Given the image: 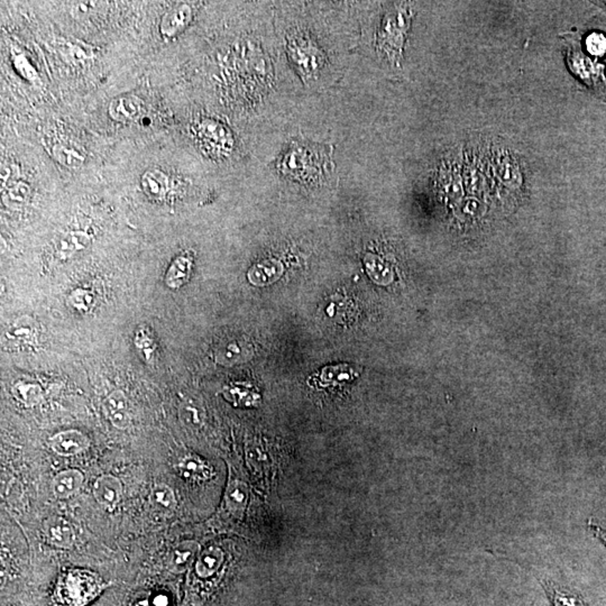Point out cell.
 I'll list each match as a JSON object with an SVG mask.
<instances>
[{
    "label": "cell",
    "instance_id": "22",
    "mask_svg": "<svg viewBox=\"0 0 606 606\" xmlns=\"http://www.w3.org/2000/svg\"><path fill=\"white\" fill-rule=\"evenodd\" d=\"M223 551L220 550V549L215 548V547H210V548L206 549L199 556L198 561H197V574L200 578H209L212 574H215L217 572L220 565L223 563Z\"/></svg>",
    "mask_w": 606,
    "mask_h": 606
},
{
    "label": "cell",
    "instance_id": "18",
    "mask_svg": "<svg viewBox=\"0 0 606 606\" xmlns=\"http://www.w3.org/2000/svg\"><path fill=\"white\" fill-rule=\"evenodd\" d=\"M199 553V545L194 541H182L175 545L169 557V568L172 572L180 574L186 572Z\"/></svg>",
    "mask_w": 606,
    "mask_h": 606
},
{
    "label": "cell",
    "instance_id": "28",
    "mask_svg": "<svg viewBox=\"0 0 606 606\" xmlns=\"http://www.w3.org/2000/svg\"><path fill=\"white\" fill-rule=\"evenodd\" d=\"M370 257L371 258H367L368 272L373 273L374 278L377 282H381V283L384 284L391 283L392 281H393V273H392L391 268H389V265L382 262L380 258H377V256Z\"/></svg>",
    "mask_w": 606,
    "mask_h": 606
},
{
    "label": "cell",
    "instance_id": "12",
    "mask_svg": "<svg viewBox=\"0 0 606 606\" xmlns=\"http://www.w3.org/2000/svg\"><path fill=\"white\" fill-rule=\"evenodd\" d=\"M103 413L109 422L117 428L124 430L130 424L128 400L124 392L114 391L105 399L103 404Z\"/></svg>",
    "mask_w": 606,
    "mask_h": 606
},
{
    "label": "cell",
    "instance_id": "40",
    "mask_svg": "<svg viewBox=\"0 0 606 606\" xmlns=\"http://www.w3.org/2000/svg\"><path fill=\"white\" fill-rule=\"evenodd\" d=\"M134 606H149V603L146 601H140L137 602V603H136Z\"/></svg>",
    "mask_w": 606,
    "mask_h": 606
},
{
    "label": "cell",
    "instance_id": "34",
    "mask_svg": "<svg viewBox=\"0 0 606 606\" xmlns=\"http://www.w3.org/2000/svg\"><path fill=\"white\" fill-rule=\"evenodd\" d=\"M241 348L239 344L231 343L225 347L223 352H220V360H223L224 363H233L237 362L241 358Z\"/></svg>",
    "mask_w": 606,
    "mask_h": 606
},
{
    "label": "cell",
    "instance_id": "21",
    "mask_svg": "<svg viewBox=\"0 0 606 606\" xmlns=\"http://www.w3.org/2000/svg\"><path fill=\"white\" fill-rule=\"evenodd\" d=\"M151 503L157 511L169 514L177 508V498L171 487L165 484H157L151 491Z\"/></svg>",
    "mask_w": 606,
    "mask_h": 606
},
{
    "label": "cell",
    "instance_id": "35",
    "mask_svg": "<svg viewBox=\"0 0 606 606\" xmlns=\"http://www.w3.org/2000/svg\"><path fill=\"white\" fill-rule=\"evenodd\" d=\"M181 420L187 424H197L199 422L198 410L194 408V405L189 403H183L180 408Z\"/></svg>",
    "mask_w": 606,
    "mask_h": 606
},
{
    "label": "cell",
    "instance_id": "14",
    "mask_svg": "<svg viewBox=\"0 0 606 606\" xmlns=\"http://www.w3.org/2000/svg\"><path fill=\"white\" fill-rule=\"evenodd\" d=\"M85 482V476L78 469H66L52 481V492L58 500H66L77 494Z\"/></svg>",
    "mask_w": 606,
    "mask_h": 606
},
{
    "label": "cell",
    "instance_id": "32",
    "mask_svg": "<svg viewBox=\"0 0 606 606\" xmlns=\"http://www.w3.org/2000/svg\"><path fill=\"white\" fill-rule=\"evenodd\" d=\"M14 66L24 79L28 80V81H34L35 79H38V72L28 61V58L25 56V54H19V56H15Z\"/></svg>",
    "mask_w": 606,
    "mask_h": 606
},
{
    "label": "cell",
    "instance_id": "19",
    "mask_svg": "<svg viewBox=\"0 0 606 606\" xmlns=\"http://www.w3.org/2000/svg\"><path fill=\"white\" fill-rule=\"evenodd\" d=\"M52 154L60 164L71 169L81 167L85 161V152L73 144H56L52 150Z\"/></svg>",
    "mask_w": 606,
    "mask_h": 606
},
{
    "label": "cell",
    "instance_id": "16",
    "mask_svg": "<svg viewBox=\"0 0 606 606\" xmlns=\"http://www.w3.org/2000/svg\"><path fill=\"white\" fill-rule=\"evenodd\" d=\"M495 173L501 182L510 188H519L521 186V172L519 164L508 151L498 152L495 157Z\"/></svg>",
    "mask_w": 606,
    "mask_h": 606
},
{
    "label": "cell",
    "instance_id": "27",
    "mask_svg": "<svg viewBox=\"0 0 606 606\" xmlns=\"http://www.w3.org/2000/svg\"><path fill=\"white\" fill-rule=\"evenodd\" d=\"M68 305L79 313H87L93 309L95 305V296L93 290L75 289L72 291L68 299Z\"/></svg>",
    "mask_w": 606,
    "mask_h": 606
},
{
    "label": "cell",
    "instance_id": "8",
    "mask_svg": "<svg viewBox=\"0 0 606 606\" xmlns=\"http://www.w3.org/2000/svg\"><path fill=\"white\" fill-rule=\"evenodd\" d=\"M93 496L99 506L105 510L113 511L120 504L122 495V485L114 475H101L95 479L93 487Z\"/></svg>",
    "mask_w": 606,
    "mask_h": 606
},
{
    "label": "cell",
    "instance_id": "15",
    "mask_svg": "<svg viewBox=\"0 0 606 606\" xmlns=\"http://www.w3.org/2000/svg\"><path fill=\"white\" fill-rule=\"evenodd\" d=\"M194 268V255L190 252H183L175 257L165 273V284L169 289L177 290L182 288L190 278Z\"/></svg>",
    "mask_w": 606,
    "mask_h": 606
},
{
    "label": "cell",
    "instance_id": "6",
    "mask_svg": "<svg viewBox=\"0 0 606 606\" xmlns=\"http://www.w3.org/2000/svg\"><path fill=\"white\" fill-rule=\"evenodd\" d=\"M197 130L200 143L211 153L226 155L231 151L233 136L223 124L216 120H202Z\"/></svg>",
    "mask_w": 606,
    "mask_h": 606
},
{
    "label": "cell",
    "instance_id": "37",
    "mask_svg": "<svg viewBox=\"0 0 606 606\" xmlns=\"http://www.w3.org/2000/svg\"><path fill=\"white\" fill-rule=\"evenodd\" d=\"M24 190L25 186H23V184H21V186L16 187V188L13 189V190H11V194L13 200H17V202H24L25 199H26L27 196H28V194H27V192H25Z\"/></svg>",
    "mask_w": 606,
    "mask_h": 606
},
{
    "label": "cell",
    "instance_id": "38",
    "mask_svg": "<svg viewBox=\"0 0 606 606\" xmlns=\"http://www.w3.org/2000/svg\"><path fill=\"white\" fill-rule=\"evenodd\" d=\"M167 600L165 596H159V597L155 598V605L157 606H167Z\"/></svg>",
    "mask_w": 606,
    "mask_h": 606
},
{
    "label": "cell",
    "instance_id": "26",
    "mask_svg": "<svg viewBox=\"0 0 606 606\" xmlns=\"http://www.w3.org/2000/svg\"><path fill=\"white\" fill-rule=\"evenodd\" d=\"M89 243H90V237L85 231H71L66 234L60 241L58 252L69 256L79 252L81 249H85Z\"/></svg>",
    "mask_w": 606,
    "mask_h": 606
},
{
    "label": "cell",
    "instance_id": "3",
    "mask_svg": "<svg viewBox=\"0 0 606 606\" xmlns=\"http://www.w3.org/2000/svg\"><path fill=\"white\" fill-rule=\"evenodd\" d=\"M411 11L407 6H397L384 17L376 35V50L389 58L392 63H400L405 36L411 25Z\"/></svg>",
    "mask_w": 606,
    "mask_h": 606
},
{
    "label": "cell",
    "instance_id": "33",
    "mask_svg": "<svg viewBox=\"0 0 606 606\" xmlns=\"http://www.w3.org/2000/svg\"><path fill=\"white\" fill-rule=\"evenodd\" d=\"M553 602L555 606H585L578 596L557 590H553Z\"/></svg>",
    "mask_w": 606,
    "mask_h": 606
},
{
    "label": "cell",
    "instance_id": "25",
    "mask_svg": "<svg viewBox=\"0 0 606 606\" xmlns=\"http://www.w3.org/2000/svg\"><path fill=\"white\" fill-rule=\"evenodd\" d=\"M274 274H281V265L274 261L255 265L249 272V280L254 286H264L276 280Z\"/></svg>",
    "mask_w": 606,
    "mask_h": 606
},
{
    "label": "cell",
    "instance_id": "23",
    "mask_svg": "<svg viewBox=\"0 0 606 606\" xmlns=\"http://www.w3.org/2000/svg\"><path fill=\"white\" fill-rule=\"evenodd\" d=\"M134 343L140 357L143 358L147 364L154 363V360L157 358V345L150 328L140 327L136 330Z\"/></svg>",
    "mask_w": 606,
    "mask_h": 606
},
{
    "label": "cell",
    "instance_id": "39",
    "mask_svg": "<svg viewBox=\"0 0 606 606\" xmlns=\"http://www.w3.org/2000/svg\"><path fill=\"white\" fill-rule=\"evenodd\" d=\"M593 4L606 11V1H593Z\"/></svg>",
    "mask_w": 606,
    "mask_h": 606
},
{
    "label": "cell",
    "instance_id": "4",
    "mask_svg": "<svg viewBox=\"0 0 606 606\" xmlns=\"http://www.w3.org/2000/svg\"><path fill=\"white\" fill-rule=\"evenodd\" d=\"M566 48L567 63L573 75L597 98L606 101V66L598 62L597 58L584 53L575 38Z\"/></svg>",
    "mask_w": 606,
    "mask_h": 606
},
{
    "label": "cell",
    "instance_id": "2",
    "mask_svg": "<svg viewBox=\"0 0 606 606\" xmlns=\"http://www.w3.org/2000/svg\"><path fill=\"white\" fill-rule=\"evenodd\" d=\"M98 575L87 569H68L60 575L52 595L53 606H85L105 590Z\"/></svg>",
    "mask_w": 606,
    "mask_h": 606
},
{
    "label": "cell",
    "instance_id": "20",
    "mask_svg": "<svg viewBox=\"0 0 606 606\" xmlns=\"http://www.w3.org/2000/svg\"><path fill=\"white\" fill-rule=\"evenodd\" d=\"M11 395L21 404L34 407L43 399V390L40 384L34 382L17 381L11 387Z\"/></svg>",
    "mask_w": 606,
    "mask_h": 606
},
{
    "label": "cell",
    "instance_id": "13",
    "mask_svg": "<svg viewBox=\"0 0 606 606\" xmlns=\"http://www.w3.org/2000/svg\"><path fill=\"white\" fill-rule=\"evenodd\" d=\"M143 107V101L136 95H120L109 103V116L117 122H132L140 116Z\"/></svg>",
    "mask_w": 606,
    "mask_h": 606
},
{
    "label": "cell",
    "instance_id": "9",
    "mask_svg": "<svg viewBox=\"0 0 606 606\" xmlns=\"http://www.w3.org/2000/svg\"><path fill=\"white\" fill-rule=\"evenodd\" d=\"M43 531L51 545L56 548L69 549L75 543V530L62 516H50L43 523Z\"/></svg>",
    "mask_w": 606,
    "mask_h": 606
},
{
    "label": "cell",
    "instance_id": "1",
    "mask_svg": "<svg viewBox=\"0 0 606 606\" xmlns=\"http://www.w3.org/2000/svg\"><path fill=\"white\" fill-rule=\"evenodd\" d=\"M331 152L329 146L292 142L278 161V171L284 177L305 184L319 182L330 169Z\"/></svg>",
    "mask_w": 606,
    "mask_h": 606
},
{
    "label": "cell",
    "instance_id": "7",
    "mask_svg": "<svg viewBox=\"0 0 606 606\" xmlns=\"http://www.w3.org/2000/svg\"><path fill=\"white\" fill-rule=\"evenodd\" d=\"M38 323L29 317H21L9 325L5 331L6 340L14 347L33 348L40 344Z\"/></svg>",
    "mask_w": 606,
    "mask_h": 606
},
{
    "label": "cell",
    "instance_id": "30",
    "mask_svg": "<svg viewBox=\"0 0 606 606\" xmlns=\"http://www.w3.org/2000/svg\"><path fill=\"white\" fill-rule=\"evenodd\" d=\"M246 500V487L241 483H234L228 491V506L234 510H241Z\"/></svg>",
    "mask_w": 606,
    "mask_h": 606
},
{
    "label": "cell",
    "instance_id": "24",
    "mask_svg": "<svg viewBox=\"0 0 606 606\" xmlns=\"http://www.w3.org/2000/svg\"><path fill=\"white\" fill-rule=\"evenodd\" d=\"M177 469L187 479H206L210 476L208 467L194 456H186L177 464Z\"/></svg>",
    "mask_w": 606,
    "mask_h": 606
},
{
    "label": "cell",
    "instance_id": "10",
    "mask_svg": "<svg viewBox=\"0 0 606 606\" xmlns=\"http://www.w3.org/2000/svg\"><path fill=\"white\" fill-rule=\"evenodd\" d=\"M50 445L54 453L69 457L85 451L90 445V442L79 430H66L54 434L50 439Z\"/></svg>",
    "mask_w": 606,
    "mask_h": 606
},
{
    "label": "cell",
    "instance_id": "5",
    "mask_svg": "<svg viewBox=\"0 0 606 606\" xmlns=\"http://www.w3.org/2000/svg\"><path fill=\"white\" fill-rule=\"evenodd\" d=\"M288 53L305 81L315 78L326 63L325 53L307 35H292L288 42Z\"/></svg>",
    "mask_w": 606,
    "mask_h": 606
},
{
    "label": "cell",
    "instance_id": "31",
    "mask_svg": "<svg viewBox=\"0 0 606 606\" xmlns=\"http://www.w3.org/2000/svg\"><path fill=\"white\" fill-rule=\"evenodd\" d=\"M226 397L236 404H251L253 397L252 393L241 385H233L228 387L225 391Z\"/></svg>",
    "mask_w": 606,
    "mask_h": 606
},
{
    "label": "cell",
    "instance_id": "29",
    "mask_svg": "<svg viewBox=\"0 0 606 606\" xmlns=\"http://www.w3.org/2000/svg\"><path fill=\"white\" fill-rule=\"evenodd\" d=\"M585 48L588 54L594 58L606 56V36L603 33L592 32L586 36Z\"/></svg>",
    "mask_w": 606,
    "mask_h": 606
},
{
    "label": "cell",
    "instance_id": "11",
    "mask_svg": "<svg viewBox=\"0 0 606 606\" xmlns=\"http://www.w3.org/2000/svg\"><path fill=\"white\" fill-rule=\"evenodd\" d=\"M194 19V11L188 4H180L162 17L160 32L165 40L173 38L183 32Z\"/></svg>",
    "mask_w": 606,
    "mask_h": 606
},
{
    "label": "cell",
    "instance_id": "17",
    "mask_svg": "<svg viewBox=\"0 0 606 606\" xmlns=\"http://www.w3.org/2000/svg\"><path fill=\"white\" fill-rule=\"evenodd\" d=\"M140 186L149 198L162 200L169 190V177L161 169H150L140 177Z\"/></svg>",
    "mask_w": 606,
    "mask_h": 606
},
{
    "label": "cell",
    "instance_id": "36",
    "mask_svg": "<svg viewBox=\"0 0 606 606\" xmlns=\"http://www.w3.org/2000/svg\"><path fill=\"white\" fill-rule=\"evenodd\" d=\"M588 528H590V531L593 532L595 537L597 538L598 540H601L602 543H604V545L606 547V530L603 529V528L600 527L597 524L594 523L592 520L588 521Z\"/></svg>",
    "mask_w": 606,
    "mask_h": 606
}]
</instances>
